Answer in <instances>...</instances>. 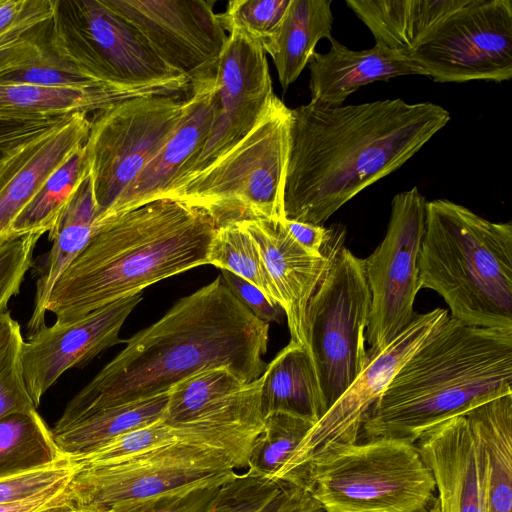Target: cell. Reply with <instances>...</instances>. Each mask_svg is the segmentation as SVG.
<instances>
[{"label":"cell","instance_id":"obj_34","mask_svg":"<svg viewBox=\"0 0 512 512\" xmlns=\"http://www.w3.org/2000/svg\"><path fill=\"white\" fill-rule=\"evenodd\" d=\"M89 168L84 145L46 179L11 225L13 238L49 233L58 223Z\"/></svg>","mask_w":512,"mask_h":512},{"label":"cell","instance_id":"obj_36","mask_svg":"<svg viewBox=\"0 0 512 512\" xmlns=\"http://www.w3.org/2000/svg\"><path fill=\"white\" fill-rule=\"evenodd\" d=\"M313 425L311 421L282 412L266 416L262 431L252 442L248 470L261 477L277 478Z\"/></svg>","mask_w":512,"mask_h":512},{"label":"cell","instance_id":"obj_48","mask_svg":"<svg viewBox=\"0 0 512 512\" xmlns=\"http://www.w3.org/2000/svg\"><path fill=\"white\" fill-rule=\"evenodd\" d=\"M1 1V0H0Z\"/></svg>","mask_w":512,"mask_h":512},{"label":"cell","instance_id":"obj_21","mask_svg":"<svg viewBox=\"0 0 512 512\" xmlns=\"http://www.w3.org/2000/svg\"><path fill=\"white\" fill-rule=\"evenodd\" d=\"M415 445L435 482L429 512H483L482 444L465 415L433 427Z\"/></svg>","mask_w":512,"mask_h":512},{"label":"cell","instance_id":"obj_28","mask_svg":"<svg viewBox=\"0 0 512 512\" xmlns=\"http://www.w3.org/2000/svg\"><path fill=\"white\" fill-rule=\"evenodd\" d=\"M169 391L94 412L65 429L52 432L59 451L71 459L86 455L122 434L153 423L164 415Z\"/></svg>","mask_w":512,"mask_h":512},{"label":"cell","instance_id":"obj_27","mask_svg":"<svg viewBox=\"0 0 512 512\" xmlns=\"http://www.w3.org/2000/svg\"><path fill=\"white\" fill-rule=\"evenodd\" d=\"M260 404L264 418L282 412L315 424L325 414L326 407L307 348L290 341L266 365Z\"/></svg>","mask_w":512,"mask_h":512},{"label":"cell","instance_id":"obj_4","mask_svg":"<svg viewBox=\"0 0 512 512\" xmlns=\"http://www.w3.org/2000/svg\"><path fill=\"white\" fill-rule=\"evenodd\" d=\"M512 394V329L447 316L398 370L362 426L366 440L415 443L425 432Z\"/></svg>","mask_w":512,"mask_h":512},{"label":"cell","instance_id":"obj_8","mask_svg":"<svg viewBox=\"0 0 512 512\" xmlns=\"http://www.w3.org/2000/svg\"><path fill=\"white\" fill-rule=\"evenodd\" d=\"M49 47L88 76L127 89L189 91L186 76L165 63L144 36L104 0H56Z\"/></svg>","mask_w":512,"mask_h":512},{"label":"cell","instance_id":"obj_7","mask_svg":"<svg viewBox=\"0 0 512 512\" xmlns=\"http://www.w3.org/2000/svg\"><path fill=\"white\" fill-rule=\"evenodd\" d=\"M304 486L325 511L429 512L433 475L415 443L373 438L311 467Z\"/></svg>","mask_w":512,"mask_h":512},{"label":"cell","instance_id":"obj_18","mask_svg":"<svg viewBox=\"0 0 512 512\" xmlns=\"http://www.w3.org/2000/svg\"><path fill=\"white\" fill-rule=\"evenodd\" d=\"M87 114H69L0 156V246L15 239L12 223L50 174L85 144L90 130Z\"/></svg>","mask_w":512,"mask_h":512},{"label":"cell","instance_id":"obj_38","mask_svg":"<svg viewBox=\"0 0 512 512\" xmlns=\"http://www.w3.org/2000/svg\"><path fill=\"white\" fill-rule=\"evenodd\" d=\"M24 338L7 310L0 314V419L16 412L36 410L28 393L22 366Z\"/></svg>","mask_w":512,"mask_h":512},{"label":"cell","instance_id":"obj_14","mask_svg":"<svg viewBox=\"0 0 512 512\" xmlns=\"http://www.w3.org/2000/svg\"><path fill=\"white\" fill-rule=\"evenodd\" d=\"M426 204L418 187L398 193L384 239L364 259L371 295L365 338L376 352L388 345L415 318L420 290L418 258L425 232Z\"/></svg>","mask_w":512,"mask_h":512},{"label":"cell","instance_id":"obj_29","mask_svg":"<svg viewBox=\"0 0 512 512\" xmlns=\"http://www.w3.org/2000/svg\"><path fill=\"white\" fill-rule=\"evenodd\" d=\"M331 0H291L272 56L284 90L297 80L315 53L316 44L332 37Z\"/></svg>","mask_w":512,"mask_h":512},{"label":"cell","instance_id":"obj_11","mask_svg":"<svg viewBox=\"0 0 512 512\" xmlns=\"http://www.w3.org/2000/svg\"><path fill=\"white\" fill-rule=\"evenodd\" d=\"M185 102L180 95L135 97L94 113L84 149L99 215L166 142Z\"/></svg>","mask_w":512,"mask_h":512},{"label":"cell","instance_id":"obj_19","mask_svg":"<svg viewBox=\"0 0 512 512\" xmlns=\"http://www.w3.org/2000/svg\"><path fill=\"white\" fill-rule=\"evenodd\" d=\"M216 75L190 84L184 113L169 138L138 176L99 217L163 198L183 167L202 148L217 112Z\"/></svg>","mask_w":512,"mask_h":512},{"label":"cell","instance_id":"obj_23","mask_svg":"<svg viewBox=\"0 0 512 512\" xmlns=\"http://www.w3.org/2000/svg\"><path fill=\"white\" fill-rule=\"evenodd\" d=\"M469 0H347L375 44L403 55Z\"/></svg>","mask_w":512,"mask_h":512},{"label":"cell","instance_id":"obj_2","mask_svg":"<svg viewBox=\"0 0 512 512\" xmlns=\"http://www.w3.org/2000/svg\"><path fill=\"white\" fill-rule=\"evenodd\" d=\"M291 113L285 217L316 225L399 169L450 120L440 105L400 98L340 106L309 102Z\"/></svg>","mask_w":512,"mask_h":512},{"label":"cell","instance_id":"obj_5","mask_svg":"<svg viewBox=\"0 0 512 512\" xmlns=\"http://www.w3.org/2000/svg\"><path fill=\"white\" fill-rule=\"evenodd\" d=\"M419 286L437 292L452 318L512 329V225L445 199L426 204Z\"/></svg>","mask_w":512,"mask_h":512},{"label":"cell","instance_id":"obj_33","mask_svg":"<svg viewBox=\"0 0 512 512\" xmlns=\"http://www.w3.org/2000/svg\"><path fill=\"white\" fill-rule=\"evenodd\" d=\"M247 384L226 366L201 370L174 384L162 419L171 425H194L228 404Z\"/></svg>","mask_w":512,"mask_h":512},{"label":"cell","instance_id":"obj_35","mask_svg":"<svg viewBox=\"0 0 512 512\" xmlns=\"http://www.w3.org/2000/svg\"><path fill=\"white\" fill-rule=\"evenodd\" d=\"M207 264L239 276L255 286L272 305L281 306L260 249L239 222L231 221L217 227L209 246Z\"/></svg>","mask_w":512,"mask_h":512},{"label":"cell","instance_id":"obj_30","mask_svg":"<svg viewBox=\"0 0 512 512\" xmlns=\"http://www.w3.org/2000/svg\"><path fill=\"white\" fill-rule=\"evenodd\" d=\"M323 506L302 485L251 471L223 483L205 512H321Z\"/></svg>","mask_w":512,"mask_h":512},{"label":"cell","instance_id":"obj_3","mask_svg":"<svg viewBox=\"0 0 512 512\" xmlns=\"http://www.w3.org/2000/svg\"><path fill=\"white\" fill-rule=\"evenodd\" d=\"M217 227L204 210L167 197L96 218L87 244L56 281L46 312L57 324L71 323L206 265Z\"/></svg>","mask_w":512,"mask_h":512},{"label":"cell","instance_id":"obj_44","mask_svg":"<svg viewBox=\"0 0 512 512\" xmlns=\"http://www.w3.org/2000/svg\"><path fill=\"white\" fill-rule=\"evenodd\" d=\"M66 116L29 120H0V156L5 151L43 133Z\"/></svg>","mask_w":512,"mask_h":512},{"label":"cell","instance_id":"obj_39","mask_svg":"<svg viewBox=\"0 0 512 512\" xmlns=\"http://www.w3.org/2000/svg\"><path fill=\"white\" fill-rule=\"evenodd\" d=\"M0 83L76 89L110 86L95 80L61 58L49 47L48 43L27 64L17 70L0 75Z\"/></svg>","mask_w":512,"mask_h":512},{"label":"cell","instance_id":"obj_26","mask_svg":"<svg viewBox=\"0 0 512 512\" xmlns=\"http://www.w3.org/2000/svg\"><path fill=\"white\" fill-rule=\"evenodd\" d=\"M465 416L482 444L483 512H512V394Z\"/></svg>","mask_w":512,"mask_h":512},{"label":"cell","instance_id":"obj_16","mask_svg":"<svg viewBox=\"0 0 512 512\" xmlns=\"http://www.w3.org/2000/svg\"><path fill=\"white\" fill-rule=\"evenodd\" d=\"M215 83L217 112L209 137L170 189L202 171L244 137L274 95L265 52L234 32L229 33L219 57Z\"/></svg>","mask_w":512,"mask_h":512},{"label":"cell","instance_id":"obj_6","mask_svg":"<svg viewBox=\"0 0 512 512\" xmlns=\"http://www.w3.org/2000/svg\"><path fill=\"white\" fill-rule=\"evenodd\" d=\"M292 113L275 94L253 128L164 197L208 213L217 226L246 219L283 221Z\"/></svg>","mask_w":512,"mask_h":512},{"label":"cell","instance_id":"obj_12","mask_svg":"<svg viewBox=\"0 0 512 512\" xmlns=\"http://www.w3.org/2000/svg\"><path fill=\"white\" fill-rule=\"evenodd\" d=\"M447 316L448 311L441 308L416 314L388 345L379 351L368 352L369 359L361 373L312 426L277 478L300 485L311 467L356 444L368 413L398 370Z\"/></svg>","mask_w":512,"mask_h":512},{"label":"cell","instance_id":"obj_40","mask_svg":"<svg viewBox=\"0 0 512 512\" xmlns=\"http://www.w3.org/2000/svg\"><path fill=\"white\" fill-rule=\"evenodd\" d=\"M79 469L78 464L64 457L51 465L0 478V505L19 503L68 485Z\"/></svg>","mask_w":512,"mask_h":512},{"label":"cell","instance_id":"obj_9","mask_svg":"<svg viewBox=\"0 0 512 512\" xmlns=\"http://www.w3.org/2000/svg\"><path fill=\"white\" fill-rule=\"evenodd\" d=\"M238 468L225 449L180 442L119 463L80 468L69 483L70 499L85 512H125L202 484L227 482Z\"/></svg>","mask_w":512,"mask_h":512},{"label":"cell","instance_id":"obj_20","mask_svg":"<svg viewBox=\"0 0 512 512\" xmlns=\"http://www.w3.org/2000/svg\"><path fill=\"white\" fill-rule=\"evenodd\" d=\"M237 222L260 249L264 264L280 296L291 341L307 348L305 323L308 302L331 259L343 246L345 237L339 239L323 256H314L292 238L282 221L246 219Z\"/></svg>","mask_w":512,"mask_h":512},{"label":"cell","instance_id":"obj_10","mask_svg":"<svg viewBox=\"0 0 512 512\" xmlns=\"http://www.w3.org/2000/svg\"><path fill=\"white\" fill-rule=\"evenodd\" d=\"M371 295L364 259L340 247L306 309V338L323 402L328 408L365 367Z\"/></svg>","mask_w":512,"mask_h":512},{"label":"cell","instance_id":"obj_17","mask_svg":"<svg viewBox=\"0 0 512 512\" xmlns=\"http://www.w3.org/2000/svg\"><path fill=\"white\" fill-rule=\"evenodd\" d=\"M142 300L136 294L115 301L71 323L42 326L28 335L22 366L28 393L37 408L44 393L70 368L81 367L124 340L122 325Z\"/></svg>","mask_w":512,"mask_h":512},{"label":"cell","instance_id":"obj_46","mask_svg":"<svg viewBox=\"0 0 512 512\" xmlns=\"http://www.w3.org/2000/svg\"><path fill=\"white\" fill-rule=\"evenodd\" d=\"M41 512H85L77 507L71 500L49 507Z\"/></svg>","mask_w":512,"mask_h":512},{"label":"cell","instance_id":"obj_32","mask_svg":"<svg viewBox=\"0 0 512 512\" xmlns=\"http://www.w3.org/2000/svg\"><path fill=\"white\" fill-rule=\"evenodd\" d=\"M64 457L37 410L0 419V478L51 465Z\"/></svg>","mask_w":512,"mask_h":512},{"label":"cell","instance_id":"obj_31","mask_svg":"<svg viewBox=\"0 0 512 512\" xmlns=\"http://www.w3.org/2000/svg\"><path fill=\"white\" fill-rule=\"evenodd\" d=\"M56 0L0 1V75L17 70L47 45Z\"/></svg>","mask_w":512,"mask_h":512},{"label":"cell","instance_id":"obj_1","mask_svg":"<svg viewBox=\"0 0 512 512\" xmlns=\"http://www.w3.org/2000/svg\"><path fill=\"white\" fill-rule=\"evenodd\" d=\"M269 323L257 318L222 276L179 299L137 332L67 404L51 432L99 410L150 398L201 370L226 366L246 384L264 373Z\"/></svg>","mask_w":512,"mask_h":512},{"label":"cell","instance_id":"obj_15","mask_svg":"<svg viewBox=\"0 0 512 512\" xmlns=\"http://www.w3.org/2000/svg\"><path fill=\"white\" fill-rule=\"evenodd\" d=\"M191 83L214 77L228 36L211 0H104Z\"/></svg>","mask_w":512,"mask_h":512},{"label":"cell","instance_id":"obj_47","mask_svg":"<svg viewBox=\"0 0 512 512\" xmlns=\"http://www.w3.org/2000/svg\"><path fill=\"white\" fill-rule=\"evenodd\" d=\"M326 512H337V511H326Z\"/></svg>","mask_w":512,"mask_h":512},{"label":"cell","instance_id":"obj_24","mask_svg":"<svg viewBox=\"0 0 512 512\" xmlns=\"http://www.w3.org/2000/svg\"><path fill=\"white\" fill-rule=\"evenodd\" d=\"M173 95L163 89L54 88L0 83V120L52 118L75 112H96L120 101L144 96Z\"/></svg>","mask_w":512,"mask_h":512},{"label":"cell","instance_id":"obj_13","mask_svg":"<svg viewBox=\"0 0 512 512\" xmlns=\"http://www.w3.org/2000/svg\"><path fill=\"white\" fill-rule=\"evenodd\" d=\"M435 82L512 78V3L469 0L406 55Z\"/></svg>","mask_w":512,"mask_h":512},{"label":"cell","instance_id":"obj_43","mask_svg":"<svg viewBox=\"0 0 512 512\" xmlns=\"http://www.w3.org/2000/svg\"><path fill=\"white\" fill-rule=\"evenodd\" d=\"M222 278L231 292L260 320L267 323L281 322L284 311L279 305H272L252 284L239 276L221 270Z\"/></svg>","mask_w":512,"mask_h":512},{"label":"cell","instance_id":"obj_41","mask_svg":"<svg viewBox=\"0 0 512 512\" xmlns=\"http://www.w3.org/2000/svg\"><path fill=\"white\" fill-rule=\"evenodd\" d=\"M42 235L25 234L0 246V314L7 311L28 270L34 265L33 252Z\"/></svg>","mask_w":512,"mask_h":512},{"label":"cell","instance_id":"obj_22","mask_svg":"<svg viewBox=\"0 0 512 512\" xmlns=\"http://www.w3.org/2000/svg\"><path fill=\"white\" fill-rule=\"evenodd\" d=\"M327 53H314L310 70V102L324 106L343 105L361 86L403 75H423L407 56L376 45L354 51L331 37Z\"/></svg>","mask_w":512,"mask_h":512},{"label":"cell","instance_id":"obj_42","mask_svg":"<svg viewBox=\"0 0 512 512\" xmlns=\"http://www.w3.org/2000/svg\"><path fill=\"white\" fill-rule=\"evenodd\" d=\"M222 484H202L146 502L125 512H205Z\"/></svg>","mask_w":512,"mask_h":512},{"label":"cell","instance_id":"obj_37","mask_svg":"<svg viewBox=\"0 0 512 512\" xmlns=\"http://www.w3.org/2000/svg\"><path fill=\"white\" fill-rule=\"evenodd\" d=\"M290 1L232 0L218 16L225 31L242 35L272 57Z\"/></svg>","mask_w":512,"mask_h":512},{"label":"cell","instance_id":"obj_25","mask_svg":"<svg viewBox=\"0 0 512 512\" xmlns=\"http://www.w3.org/2000/svg\"><path fill=\"white\" fill-rule=\"evenodd\" d=\"M99 209L90 174L71 197L62 216L48 233L52 247L36 267L34 309L28 321V335L45 325L46 305L61 273L87 244Z\"/></svg>","mask_w":512,"mask_h":512},{"label":"cell","instance_id":"obj_45","mask_svg":"<svg viewBox=\"0 0 512 512\" xmlns=\"http://www.w3.org/2000/svg\"><path fill=\"white\" fill-rule=\"evenodd\" d=\"M69 500L71 499L68 484L19 503L0 505V512H41Z\"/></svg>","mask_w":512,"mask_h":512}]
</instances>
